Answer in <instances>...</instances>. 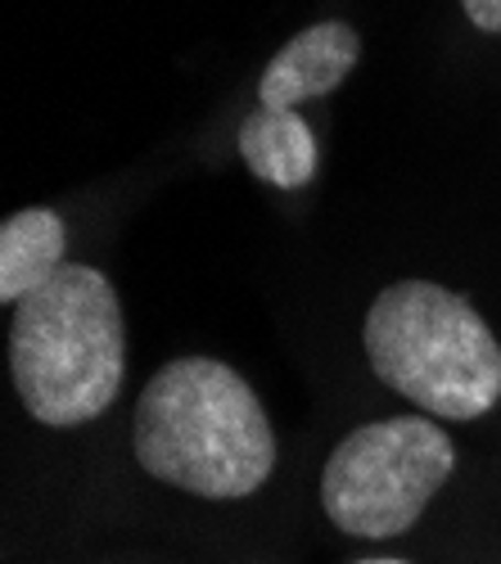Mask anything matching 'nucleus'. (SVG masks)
<instances>
[{
	"mask_svg": "<svg viewBox=\"0 0 501 564\" xmlns=\"http://www.w3.org/2000/svg\"><path fill=\"white\" fill-rule=\"evenodd\" d=\"M361 59V41L348 23L326 19L303 28L294 41H285L276 59L266 64L258 82V100L262 109H298L303 100L330 96V90L357 68Z\"/></svg>",
	"mask_w": 501,
	"mask_h": 564,
	"instance_id": "nucleus-5",
	"label": "nucleus"
},
{
	"mask_svg": "<svg viewBox=\"0 0 501 564\" xmlns=\"http://www.w3.org/2000/svg\"><path fill=\"white\" fill-rule=\"evenodd\" d=\"M375 380L434 420H479L501 402V344L479 307L438 280H393L367 312Z\"/></svg>",
	"mask_w": 501,
	"mask_h": 564,
	"instance_id": "nucleus-3",
	"label": "nucleus"
},
{
	"mask_svg": "<svg viewBox=\"0 0 501 564\" xmlns=\"http://www.w3.org/2000/svg\"><path fill=\"white\" fill-rule=\"evenodd\" d=\"M68 253V226L51 208H23L0 226V303H23L51 280Z\"/></svg>",
	"mask_w": 501,
	"mask_h": 564,
	"instance_id": "nucleus-7",
	"label": "nucleus"
},
{
	"mask_svg": "<svg viewBox=\"0 0 501 564\" xmlns=\"http://www.w3.org/2000/svg\"><path fill=\"white\" fill-rule=\"evenodd\" d=\"M461 10L479 32H501V0H461Z\"/></svg>",
	"mask_w": 501,
	"mask_h": 564,
	"instance_id": "nucleus-8",
	"label": "nucleus"
},
{
	"mask_svg": "<svg viewBox=\"0 0 501 564\" xmlns=\"http://www.w3.org/2000/svg\"><path fill=\"white\" fill-rule=\"evenodd\" d=\"M131 456L167 488L240 501L276 469V430L236 366L217 357H176L159 366L135 398Z\"/></svg>",
	"mask_w": 501,
	"mask_h": 564,
	"instance_id": "nucleus-1",
	"label": "nucleus"
},
{
	"mask_svg": "<svg viewBox=\"0 0 501 564\" xmlns=\"http://www.w3.org/2000/svg\"><path fill=\"white\" fill-rule=\"evenodd\" d=\"M357 564H406V560H357Z\"/></svg>",
	"mask_w": 501,
	"mask_h": 564,
	"instance_id": "nucleus-9",
	"label": "nucleus"
},
{
	"mask_svg": "<svg viewBox=\"0 0 501 564\" xmlns=\"http://www.w3.org/2000/svg\"><path fill=\"white\" fill-rule=\"evenodd\" d=\"M240 159L258 181L276 185V191H303L316 176L322 150H316V135L298 109L258 105L240 127Z\"/></svg>",
	"mask_w": 501,
	"mask_h": 564,
	"instance_id": "nucleus-6",
	"label": "nucleus"
},
{
	"mask_svg": "<svg viewBox=\"0 0 501 564\" xmlns=\"http://www.w3.org/2000/svg\"><path fill=\"white\" fill-rule=\"evenodd\" d=\"M127 375V321L118 290L96 267L68 262L14 303L10 380L36 425L77 430L100 420Z\"/></svg>",
	"mask_w": 501,
	"mask_h": 564,
	"instance_id": "nucleus-2",
	"label": "nucleus"
},
{
	"mask_svg": "<svg viewBox=\"0 0 501 564\" xmlns=\"http://www.w3.org/2000/svg\"><path fill=\"white\" fill-rule=\"evenodd\" d=\"M457 469V447L434 415L357 425L322 469L326 520L361 542L402 538Z\"/></svg>",
	"mask_w": 501,
	"mask_h": 564,
	"instance_id": "nucleus-4",
	"label": "nucleus"
}]
</instances>
